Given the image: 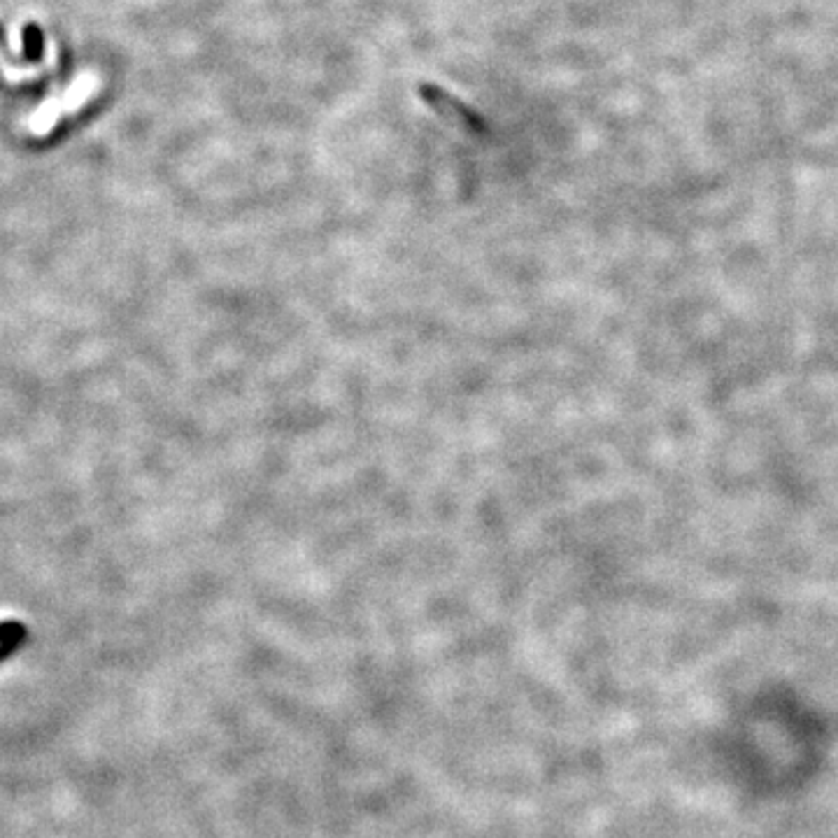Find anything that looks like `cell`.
<instances>
[{
  "mask_svg": "<svg viewBox=\"0 0 838 838\" xmlns=\"http://www.w3.org/2000/svg\"><path fill=\"white\" fill-rule=\"evenodd\" d=\"M422 96L427 98V103L434 105L443 117H450L452 121L464 124V126L468 128H483V121L477 119L471 110L464 108V105L459 103V101H454L452 96L443 94L441 89H435V86H422Z\"/></svg>",
  "mask_w": 838,
  "mask_h": 838,
  "instance_id": "6da1fadb",
  "label": "cell"
}]
</instances>
